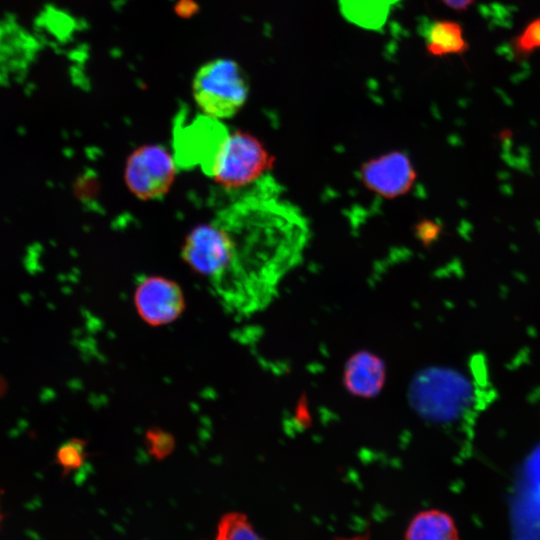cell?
Segmentation results:
<instances>
[{
	"label": "cell",
	"instance_id": "9c48e42d",
	"mask_svg": "<svg viewBox=\"0 0 540 540\" xmlns=\"http://www.w3.org/2000/svg\"><path fill=\"white\" fill-rule=\"evenodd\" d=\"M404 540H459V533L450 514L439 509H429L412 518Z\"/></svg>",
	"mask_w": 540,
	"mask_h": 540
},
{
	"label": "cell",
	"instance_id": "5bb4252c",
	"mask_svg": "<svg viewBox=\"0 0 540 540\" xmlns=\"http://www.w3.org/2000/svg\"><path fill=\"white\" fill-rule=\"evenodd\" d=\"M537 48H540V18L530 22L514 39V49L520 56H527Z\"/></svg>",
	"mask_w": 540,
	"mask_h": 540
},
{
	"label": "cell",
	"instance_id": "ac0fdd59",
	"mask_svg": "<svg viewBox=\"0 0 540 540\" xmlns=\"http://www.w3.org/2000/svg\"><path fill=\"white\" fill-rule=\"evenodd\" d=\"M2 518H3V516H2L1 513H0V523H1Z\"/></svg>",
	"mask_w": 540,
	"mask_h": 540
},
{
	"label": "cell",
	"instance_id": "ba28073f",
	"mask_svg": "<svg viewBox=\"0 0 540 540\" xmlns=\"http://www.w3.org/2000/svg\"><path fill=\"white\" fill-rule=\"evenodd\" d=\"M421 34L426 50L431 56L462 54L468 49L461 25L452 20L428 22L423 25Z\"/></svg>",
	"mask_w": 540,
	"mask_h": 540
},
{
	"label": "cell",
	"instance_id": "4fadbf2b",
	"mask_svg": "<svg viewBox=\"0 0 540 540\" xmlns=\"http://www.w3.org/2000/svg\"><path fill=\"white\" fill-rule=\"evenodd\" d=\"M85 458V444L79 439L64 442L56 452V461L65 473L79 469L84 464Z\"/></svg>",
	"mask_w": 540,
	"mask_h": 540
},
{
	"label": "cell",
	"instance_id": "7c38bea8",
	"mask_svg": "<svg viewBox=\"0 0 540 540\" xmlns=\"http://www.w3.org/2000/svg\"><path fill=\"white\" fill-rule=\"evenodd\" d=\"M215 540H265L248 517L241 512H227L221 516L217 525Z\"/></svg>",
	"mask_w": 540,
	"mask_h": 540
},
{
	"label": "cell",
	"instance_id": "8992f818",
	"mask_svg": "<svg viewBox=\"0 0 540 540\" xmlns=\"http://www.w3.org/2000/svg\"><path fill=\"white\" fill-rule=\"evenodd\" d=\"M134 302L140 317L153 326L176 320L185 305L180 287L172 280L158 276L140 281Z\"/></svg>",
	"mask_w": 540,
	"mask_h": 540
},
{
	"label": "cell",
	"instance_id": "30bf717a",
	"mask_svg": "<svg viewBox=\"0 0 540 540\" xmlns=\"http://www.w3.org/2000/svg\"><path fill=\"white\" fill-rule=\"evenodd\" d=\"M401 0H337L342 16L350 23L368 30H379L387 22L394 6Z\"/></svg>",
	"mask_w": 540,
	"mask_h": 540
},
{
	"label": "cell",
	"instance_id": "2e32d148",
	"mask_svg": "<svg viewBox=\"0 0 540 540\" xmlns=\"http://www.w3.org/2000/svg\"><path fill=\"white\" fill-rule=\"evenodd\" d=\"M449 8L463 11L466 10L475 0H442Z\"/></svg>",
	"mask_w": 540,
	"mask_h": 540
},
{
	"label": "cell",
	"instance_id": "5b68a950",
	"mask_svg": "<svg viewBox=\"0 0 540 540\" xmlns=\"http://www.w3.org/2000/svg\"><path fill=\"white\" fill-rule=\"evenodd\" d=\"M176 167L173 154L162 146H144L129 157L125 180L130 190L139 198L159 199L168 192Z\"/></svg>",
	"mask_w": 540,
	"mask_h": 540
},
{
	"label": "cell",
	"instance_id": "7a4b0ae2",
	"mask_svg": "<svg viewBox=\"0 0 540 540\" xmlns=\"http://www.w3.org/2000/svg\"><path fill=\"white\" fill-rule=\"evenodd\" d=\"M249 85L241 66L232 59L216 58L202 65L192 81V94L201 113L226 120L248 97Z\"/></svg>",
	"mask_w": 540,
	"mask_h": 540
},
{
	"label": "cell",
	"instance_id": "8fae6325",
	"mask_svg": "<svg viewBox=\"0 0 540 540\" xmlns=\"http://www.w3.org/2000/svg\"><path fill=\"white\" fill-rule=\"evenodd\" d=\"M346 378L351 390L361 394H370L379 388L382 368L378 360L370 355L361 354L349 363Z\"/></svg>",
	"mask_w": 540,
	"mask_h": 540
},
{
	"label": "cell",
	"instance_id": "6da1fadb",
	"mask_svg": "<svg viewBox=\"0 0 540 540\" xmlns=\"http://www.w3.org/2000/svg\"><path fill=\"white\" fill-rule=\"evenodd\" d=\"M232 198L187 237L182 257L235 316H249L276 297L301 262L310 226L300 208L265 175Z\"/></svg>",
	"mask_w": 540,
	"mask_h": 540
},
{
	"label": "cell",
	"instance_id": "277c9868",
	"mask_svg": "<svg viewBox=\"0 0 540 540\" xmlns=\"http://www.w3.org/2000/svg\"><path fill=\"white\" fill-rule=\"evenodd\" d=\"M268 166V155L260 143L247 134L231 133L216 162L212 179L231 192L257 182Z\"/></svg>",
	"mask_w": 540,
	"mask_h": 540
},
{
	"label": "cell",
	"instance_id": "52a82bcc",
	"mask_svg": "<svg viewBox=\"0 0 540 540\" xmlns=\"http://www.w3.org/2000/svg\"><path fill=\"white\" fill-rule=\"evenodd\" d=\"M364 184L385 197L403 194L411 187L415 173L410 160L400 152H392L364 165Z\"/></svg>",
	"mask_w": 540,
	"mask_h": 540
},
{
	"label": "cell",
	"instance_id": "9a60e30c",
	"mask_svg": "<svg viewBox=\"0 0 540 540\" xmlns=\"http://www.w3.org/2000/svg\"><path fill=\"white\" fill-rule=\"evenodd\" d=\"M420 232L422 239L430 243L437 239L440 227L436 223L428 221L421 225Z\"/></svg>",
	"mask_w": 540,
	"mask_h": 540
},
{
	"label": "cell",
	"instance_id": "3957f363",
	"mask_svg": "<svg viewBox=\"0 0 540 540\" xmlns=\"http://www.w3.org/2000/svg\"><path fill=\"white\" fill-rule=\"evenodd\" d=\"M231 132L222 122L203 113H180L173 125V157L178 168H199L212 177L218 157Z\"/></svg>",
	"mask_w": 540,
	"mask_h": 540
},
{
	"label": "cell",
	"instance_id": "e0dca14e",
	"mask_svg": "<svg viewBox=\"0 0 540 540\" xmlns=\"http://www.w3.org/2000/svg\"><path fill=\"white\" fill-rule=\"evenodd\" d=\"M347 540H369L367 537L364 536H356Z\"/></svg>",
	"mask_w": 540,
	"mask_h": 540
}]
</instances>
